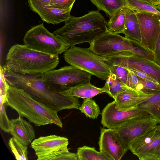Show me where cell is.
<instances>
[{"label": "cell", "instance_id": "1", "mask_svg": "<svg viewBox=\"0 0 160 160\" xmlns=\"http://www.w3.org/2000/svg\"><path fill=\"white\" fill-rule=\"evenodd\" d=\"M8 84L24 90L33 99L58 112L64 109H78V98L64 94L50 89L43 82L42 73L22 74L14 72L6 65L2 67Z\"/></svg>", "mask_w": 160, "mask_h": 160}, {"label": "cell", "instance_id": "2", "mask_svg": "<svg viewBox=\"0 0 160 160\" xmlns=\"http://www.w3.org/2000/svg\"><path fill=\"white\" fill-rule=\"evenodd\" d=\"M65 25L53 33L70 47L90 43L107 32V22L98 11H92L80 17L72 16Z\"/></svg>", "mask_w": 160, "mask_h": 160}, {"label": "cell", "instance_id": "3", "mask_svg": "<svg viewBox=\"0 0 160 160\" xmlns=\"http://www.w3.org/2000/svg\"><path fill=\"white\" fill-rule=\"evenodd\" d=\"M6 104L36 126L53 124L62 127L58 111L36 101L23 89L9 85Z\"/></svg>", "mask_w": 160, "mask_h": 160}, {"label": "cell", "instance_id": "4", "mask_svg": "<svg viewBox=\"0 0 160 160\" xmlns=\"http://www.w3.org/2000/svg\"><path fill=\"white\" fill-rule=\"evenodd\" d=\"M59 62L58 55L44 53L18 44L9 49L5 65L14 72L30 74L43 73L54 69Z\"/></svg>", "mask_w": 160, "mask_h": 160}, {"label": "cell", "instance_id": "5", "mask_svg": "<svg viewBox=\"0 0 160 160\" xmlns=\"http://www.w3.org/2000/svg\"><path fill=\"white\" fill-rule=\"evenodd\" d=\"M63 57L71 66L101 79L106 80L111 74L109 65L89 48L71 47L64 52Z\"/></svg>", "mask_w": 160, "mask_h": 160}, {"label": "cell", "instance_id": "6", "mask_svg": "<svg viewBox=\"0 0 160 160\" xmlns=\"http://www.w3.org/2000/svg\"><path fill=\"white\" fill-rule=\"evenodd\" d=\"M92 75L73 66H65L42 73V79L51 89L61 93L71 88L90 82Z\"/></svg>", "mask_w": 160, "mask_h": 160}, {"label": "cell", "instance_id": "7", "mask_svg": "<svg viewBox=\"0 0 160 160\" xmlns=\"http://www.w3.org/2000/svg\"><path fill=\"white\" fill-rule=\"evenodd\" d=\"M23 41L24 45L32 49L53 55L61 54L70 47L53 33L50 32L43 23L27 31Z\"/></svg>", "mask_w": 160, "mask_h": 160}, {"label": "cell", "instance_id": "8", "mask_svg": "<svg viewBox=\"0 0 160 160\" xmlns=\"http://www.w3.org/2000/svg\"><path fill=\"white\" fill-rule=\"evenodd\" d=\"M133 40L118 34L107 32L91 42L89 48L102 57L129 55L135 54L133 52Z\"/></svg>", "mask_w": 160, "mask_h": 160}, {"label": "cell", "instance_id": "9", "mask_svg": "<svg viewBox=\"0 0 160 160\" xmlns=\"http://www.w3.org/2000/svg\"><path fill=\"white\" fill-rule=\"evenodd\" d=\"M101 57L109 65H116L130 70L136 69L142 72L160 84V65L153 61L135 54Z\"/></svg>", "mask_w": 160, "mask_h": 160}, {"label": "cell", "instance_id": "10", "mask_svg": "<svg viewBox=\"0 0 160 160\" xmlns=\"http://www.w3.org/2000/svg\"><path fill=\"white\" fill-rule=\"evenodd\" d=\"M129 150L140 160H160V124L133 141Z\"/></svg>", "mask_w": 160, "mask_h": 160}, {"label": "cell", "instance_id": "11", "mask_svg": "<svg viewBox=\"0 0 160 160\" xmlns=\"http://www.w3.org/2000/svg\"><path fill=\"white\" fill-rule=\"evenodd\" d=\"M158 124L156 120L149 114L130 119L114 129L120 136L127 152L133 141Z\"/></svg>", "mask_w": 160, "mask_h": 160}, {"label": "cell", "instance_id": "12", "mask_svg": "<svg viewBox=\"0 0 160 160\" xmlns=\"http://www.w3.org/2000/svg\"><path fill=\"white\" fill-rule=\"evenodd\" d=\"M68 139L55 135L41 136L34 139L31 143L37 160H51L59 154L69 152Z\"/></svg>", "mask_w": 160, "mask_h": 160}, {"label": "cell", "instance_id": "13", "mask_svg": "<svg viewBox=\"0 0 160 160\" xmlns=\"http://www.w3.org/2000/svg\"><path fill=\"white\" fill-rule=\"evenodd\" d=\"M134 12L140 27L141 37L140 42L153 53L155 49L160 32L158 15L146 12Z\"/></svg>", "mask_w": 160, "mask_h": 160}, {"label": "cell", "instance_id": "14", "mask_svg": "<svg viewBox=\"0 0 160 160\" xmlns=\"http://www.w3.org/2000/svg\"><path fill=\"white\" fill-rule=\"evenodd\" d=\"M98 144L100 151L108 160H120L126 152L116 130L101 128Z\"/></svg>", "mask_w": 160, "mask_h": 160}, {"label": "cell", "instance_id": "15", "mask_svg": "<svg viewBox=\"0 0 160 160\" xmlns=\"http://www.w3.org/2000/svg\"><path fill=\"white\" fill-rule=\"evenodd\" d=\"M149 114L138 108L128 111L118 110L115 108L114 100L102 110L101 123L104 127L114 129L130 119Z\"/></svg>", "mask_w": 160, "mask_h": 160}, {"label": "cell", "instance_id": "16", "mask_svg": "<svg viewBox=\"0 0 160 160\" xmlns=\"http://www.w3.org/2000/svg\"><path fill=\"white\" fill-rule=\"evenodd\" d=\"M28 2L30 8L48 23L58 24L67 21L71 17V9H59L44 4L37 0H28Z\"/></svg>", "mask_w": 160, "mask_h": 160}, {"label": "cell", "instance_id": "17", "mask_svg": "<svg viewBox=\"0 0 160 160\" xmlns=\"http://www.w3.org/2000/svg\"><path fill=\"white\" fill-rule=\"evenodd\" d=\"M152 95L128 88L119 93L114 99L115 108L121 111L137 108L139 104L149 99Z\"/></svg>", "mask_w": 160, "mask_h": 160}, {"label": "cell", "instance_id": "18", "mask_svg": "<svg viewBox=\"0 0 160 160\" xmlns=\"http://www.w3.org/2000/svg\"><path fill=\"white\" fill-rule=\"evenodd\" d=\"M11 127L10 133L13 137L27 146L35 138L33 126L29 123L19 116L11 120Z\"/></svg>", "mask_w": 160, "mask_h": 160}, {"label": "cell", "instance_id": "19", "mask_svg": "<svg viewBox=\"0 0 160 160\" xmlns=\"http://www.w3.org/2000/svg\"><path fill=\"white\" fill-rule=\"evenodd\" d=\"M122 33L127 38L141 42V32L137 17L134 11L130 9L127 5L125 28Z\"/></svg>", "mask_w": 160, "mask_h": 160}, {"label": "cell", "instance_id": "20", "mask_svg": "<svg viewBox=\"0 0 160 160\" xmlns=\"http://www.w3.org/2000/svg\"><path fill=\"white\" fill-rule=\"evenodd\" d=\"M105 90L102 88H98L92 85L90 82L81 84L69 88L61 93L83 99L91 98Z\"/></svg>", "mask_w": 160, "mask_h": 160}, {"label": "cell", "instance_id": "21", "mask_svg": "<svg viewBox=\"0 0 160 160\" xmlns=\"http://www.w3.org/2000/svg\"><path fill=\"white\" fill-rule=\"evenodd\" d=\"M138 108L149 113L160 124V92L152 94L149 99L139 104Z\"/></svg>", "mask_w": 160, "mask_h": 160}, {"label": "cell", "instance_id": "22", "mask_svg": "<svg viewBox=\"0 0 160 160\" xmlns=\"http://www.w3.org/2000/svg\"><path fill=\"white\" fill-rule=\"evenodd\" d=\"M126 6L112 16L107 23V32L112 33H122L125 23Z\"/></svg>", "mask_w": 160, "mask_h": 160}, {"label": "cell", "instance_id": "23", "mask_svg": "<svg viewBox=\"0 0 160 160\" xmlns=\"http://www.w3.org/2000/svg\"><path fill=\"white\" fill-rule=\"evenodd\" d=\"M99 10L104 11L110 17L126 4L124 0H90Z\"/></svg>", "mask_w": 160, "mask_h": 160}, {"label": "cell", "instance_id": "24", "mask_svg": "<svg viewBox=\"0 0 160 160\" xmlns=\"http://www.w3.org/2000/svg\"><path fill=\"white\" fill-rule=\"evenodd\" d=\"M102 88L105 92L114 100L119 93L128 88L115 75L111 73L106 80Z\"/></svg>", "mask_w": 160, "mask_h": 160}, {"label": "cell", "instance_id": "25", "mask_svg": "<svg viewBox=\"0 0 160 160\" xmlns=\"http://www.w3.org/2000/svg\"><path fill=\"white\" fill-rule=\"evenodd\" d=\"M126 5L136 11H144L155 14L160 16V11L157 6L144 0H124Z\"/></svg>", "mask_w": 160, "mask_h": 160}, {"label": "cell", "instance_id": "26", "mask_svg": "<svg viewBox=\"0 0 160 160\" xmlns=\"http://www.w3.org/2000/svg\"><path fill=\"white\" fill-rule=\"evenodd\" d=\"M78 160H108L100 151H96L94 147L83 146L77 149Z\"/></svg>", "mask_w": 160, "mask_h": 160}, {"label": "cell", "instance_id": "27", "mask_svg": "<svg viewBox=\"0 0 160 160\" xmlns=\"http://www.w3.org/2000/svg\"><path fill=\"white\" fill-rule=\"evenodd\" d=\"M8 144L16 159L28 160L27 145L13 137L9 140Z\"/></svg>", "mask_w": 160, "mask_h": 160}, {"label": "cell", "instance_id": "28", "mask_svg": "<svg viewBox=\"0 0 160 160\" xmlns=\"http://www.w3.org/2000/svg\"><path fill=\"white\" fill-rule=\"evenodd\" d=\"M78 109L87 117L92 119L97 118L101 114L99 106L91 98L84 99Z\"/></svg>", "mask_w": 160, "mask_h": 160}, {"label": "cell", "instance_id": "29", "mask_svg": "<svg viewBox=\"0 0 160 160\" xmlns=\"http://www.w3.org/2000/svg\"><path fill=\"white\" fill-rule=\"evenodd\" d=\"M138 83L137 88V91L148 94H153L160 92V84L159 83L138 76Z\"/></svg>", "mask_w": 160, "mask_h": 160}, {"label": "cell", "instance_id": "30", "mask_svg": "<svg viewBox=\"0 0 160 160\" xmlns=\"http://www.w3.org/2000/svg\"><path fill=\"white\" fill-rule=\"evenodd\" d=\"M0 128L4 132L9 133L11 129V121L8 118L5 109L6 103L0 102Z\"/></svg>", "mask_w": 160, "mask_h": 160}, {"label": "cell", "instance_id": "31", "mask_svg": "<svg viewBox=\"0 0 160 160\" xmlns=\"http://www.w3.org/2000/svg\"><path fill=\"white\" fill-rule=\"evenodd\" d=\"M109 65L110 66L111 73L115 75L126 85L129 70L122 67L116 65L111 64Z\"/></svg>", "mask_w": 160, "mask_h": 160}, {"label": "cell", "instance_id": "32", "mask_svg": "<svg viewBox=\"0 0 160 160\" xmlns=\"http://www.w3.org/2000/svg\"><path fill=\"white\" fill-rule=\"evenodd\" d=\"M0 102L6 103L8 100V90L9 85L6 80L2 67H0Z\"/></svg>", "mask_w": 160, "mask_h": 160}, {"label": "cell", "instance_id": "33", "mask_svg": "<svg viewBox=\"0 0 160 160\" xmlns=\"http://www.w3.org/2000/svg\"><path fill=\"white\" fill-rule=\"evenodd\" d=\"M76 0H51L49 5L52 8L62 10L72 9Z\"/></svg>", "mask_w": 160, "mask_h": 160}, {"label": "cell", "instance_id": "34", "mask_svg": "<svg viewBox=\"0 0 160 160\" xmlns=\"http://www.w3.org/2000/svg\"><path fill=\"white\" fill-rule=\"evenodd\" d=\"M138 83V76L132 71L129 70L126 84L127 86L129 88L137 90V88Z\"/></svg>", "mask_w": 160, "mask_h": 160}, {"label": "cell", "instance_id": "35", "mask_svg": "<svg viewBox=\"0 0 160 160\" xmlns=\"http://www.w3.org/2000/svg\"><path fill=\"white\" fill-rule=\"evenodd\" d=\"M78 160V158L77 153L69 152L59 154L51 159V160Z\"/></svg>", "mask_w": 160, "mask_h": 160}, {"label": "cell", "instance_id": "36", "mask_svg": "<svg viewBox=\"0 0 160 160\" xmlns=\"http://www.w3.org/2000/svg\"><path fill=\"white\" fill-rule=\"evenodd\" d=\"M160 23V16L158 15ZM154 61L160 65V32L157 41L155 49L153 52Z\"/></svg>", "mask_w": 160, "mask_h": 160}, {"label": "cell", "instance_id": "37", "mask_svg": "<svg viewBox=\"0 0 160 160\" xmlns=\"http://www.w3.org/2000/svg\"><path fill=\"white\" fill-rule=\"evenodd\" d=\"M130 70L132 71L137 76H138V77L140 78L149 80L156 83H158L153 79L149 75H147V74L142 72L136 69H132Z\"/></svg>", "mask_w": 160, "mask_h": 160}, {"label": "cell", "instance_id": "38", "mask_svg": "<svg viewBox=\"0 0 160 160\" xmlns=\"http://www.w3.org/2000/svg\"><path fill=\"white\" fill-rule=\"evenodd\" d=\"M148 2L155 6L160 5V0H144Z\"/></svg>", "mask_w": 160, "mask_h": 160}, {"label": "cell", "instance_id": "39", "mask_svg": "<svg viewBox=\"0 0 160 160\" xmlns=\"http://www.w3.org/2000/svg\"><path fill=\"white\" fill-rule=\"evenodd\" d=\"M42 3L46 4V5H48L49 4L51 0H37Z\"/></svg>", "mask_w": 160, "mask_h": 160}, {"label": "cell", "instance_id": "40", "mask_svg": "<svg viewBox=\"0 0 160 160\" xmlns=\"http://www.w3.org/2000/svg\"><path fill=\"white\" fill-rule=\"evenodd\" d=\"M157 8L160 11V5L157 6Z\"/></svg>", "mask_w": 160, "mask_h": 160}]
</instances>
